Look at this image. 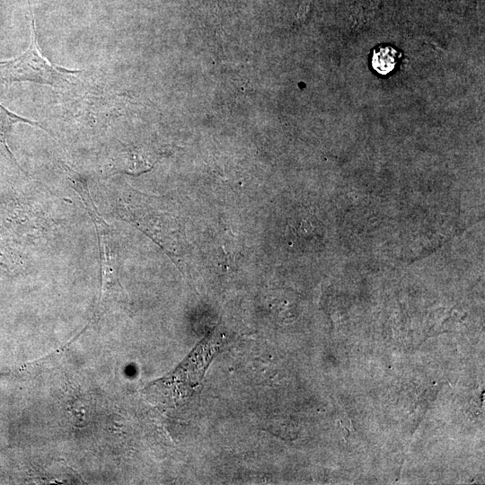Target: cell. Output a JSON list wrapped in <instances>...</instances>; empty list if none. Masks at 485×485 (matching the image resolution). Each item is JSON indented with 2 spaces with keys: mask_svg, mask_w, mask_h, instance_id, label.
<instances>
[{
  "mask_svg": "<svg viewBox=\"0 0 485 485\" xmlns=\"http://www.w3.org/2000/svg\"><path fill=\"white\" fill-rule=\"evenodd\" d=\"M225 340L215 331L206 337L172 373L150 384L164 403L178 404L190 397L199 384L211 359L222 349Z\"/></svg>",
  "mask_w": 485,
  "mask_h": 485,
  "instance_id": "obj_1",
  "label": "cell"
},
{
  "mask_svg": "<svg viewBox=\"0 0 485 485\" xmlns=\"http://www.w3.org/2000/svg\"><path fill=\"white\" fill-rule=\"evenodd\" d=\"M19 122L39 126V124L35 121H31L29 119H23L9 111L0 103V145L4 147L6 153L10 155L11 159L14 162L15 164H17V163L7 146V136L9 135L13 125ZM40 128L44 129L42 127Z\"/></svg>",
  "mask_w": 485,
  "mask_h": 485,
  "instance_id": "obj_4",
  "label": "cell"
},
{
  "mask_svg": "<svg viewBox=\"0 0 485 485\" xmlns=\"http://www.w3.org/2000/svg\"><path fill=\"white\" fill-rule=\"evenodd\" d=\"M72 186L77 191L88 215L92 218L98 238L101 258V290L97 309L93 313L95 319H101L111 307L114 293L119 290L118 271L116 269V255L114 252L113 232L110 225L100 216L86 184L79 175L73 172L69 175Z\"/></svg>",
  "mask_w": 485,
  "mask_h": 485,
  "instance_id": "obj_2",
  "label": "cell"
},
{
  "mask_svg": "<svg viewBox=\"0 0 485 485\" xmlns=\"http://www.w3.org/2000/svg\"><path fill=\"white\" fill-rule=\"evenodd\" d=\"M399 57V53L393 48L381 47L373 53L372 66L377 73L387 75L394 69Z\"/></svg>",
  "mask_w": 485,
  "mask_h": 485,
  "instance_id": "obj_5",
  "label": "cell"
},
{
  "mask_svg": "<svg viewBox=\"0 0 485 485\" xmlns=\"http://www.w3.org/2000/svg\"><path fill=\"white\" fill-rule=\"evenodd\" d=\"M80 72L56 66L42 56L33 20L28 49L13 59L0 62V81L6 83L30 81L62 87L72 84Z\"/></svg>",
  "mask_w": 485,
  "mask_h": 485,
  "instance_id": "obj_3",
  "label": "cell"
}]
</instances>
